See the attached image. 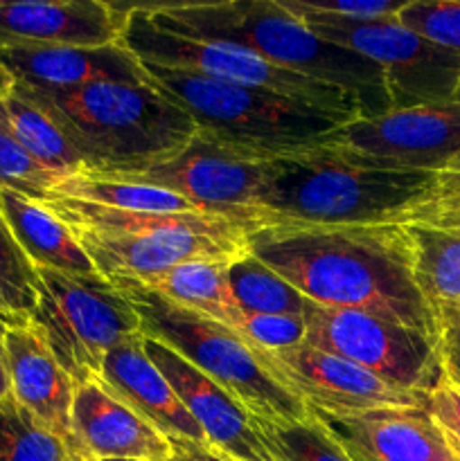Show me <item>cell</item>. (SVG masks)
<instances>
[{
    "label": "cell",
    "instance_id": "cell-39",
    "mask_svg": "<svg viewBox=\"0 0 460 461\" xmlns=\"http://www.w3.org/2000/svg\"><path fill=\"white\" fill-rule=\"evenodd\" d=\"M5 331H7V327L0 322V401L12 396V383H9V372H7V356H5Z\"/></svg>",
    "mask_w": 460,
    "mask_h": 461
},
{
    "label": "cell",
    "instance_id": "cell-11",
    "mask_svg": "<svg viewBox=\"0 0 460 461\" xmlns=\"http://www.w3.org/2000/svg\"><path fill=\"white\" fill-rule=\"evenodd\" d=\"M311 34L377 63L392 111L451 102L460 93V57L406 30L397 18L373 23H302Z\"/></svg>",
    "mask_w": 460,
    "mask_h": 461
},
{
    "label": "cell",
    "instance_id": "cell-21",
    "mask_svg": "<svg viewBox=\"0 0 460 461\" xmlns=\"http://www.w3.org/2000/svg\"><path fill=\"white\" fill-rule=\"evenodd\" d=\"M99 381L167 439L207 446L197 419L189 414L174 387L144 351V336L131 338L108 351Z\"/></svg>",
    "mask_w": 460,
    "mask_h": 461
},
{
    "label": "cell",
    "instance_id": "cell-14",
    "mask_svg": "<svg viewBox=\"0 0 460 461\" xmlns=\"http://www.w3.org/2000/svg\"><path fill=\"white\" fill-rule=\"evenodd\" d=\"M75 230L81 248L104 279H143L165 273L180 264L212 261L235 264L248 255V239L215 237L197 230H174L156 234H97Z\"/></svg>",
    "mask_w": 460,
    "mask_h": 461
},
{
    "label": "cell",
    "instance_id": "cell-6",
    "mask_svg": "<svg viewBox=\"0 0 460 461\" xmlns=\"http://www.w3.org/2000/svg\"><path fill=\"white\" fill-rule=\"evenodd\" d=\"M140 315L143 336L162 342L224 387L253 417L275 423L311 421V412L298 396L280 385L264 369L255 351L228 324L183 309L133 279H113Z\"/></svg>",
    "mask_w": 460,
    "mask_h": 461
},
{
    "label": "cell",
    "instance_id": "cell-12",
    "mask_svg": "<svg viewBox=\"0 0 460 461\" xmlns=\"http://www.w3.org/2000/svg\"><path fill=\"white\" fill-rule=\"evenodd\" d=\"M320 144L368 167L436 174L460 153V93L451 102L354 117Z\"/></svg>",
    "mask_w": 460,
    "mask_h": 461
},
{
    "label": "cell",
    "instance_id": "cell-38",
    "mask_svg": "<svg viewBox=\"0 0 460 461\" xmlns=\"http://www.w3.org/2000/svg\"><path fill=\"white\" fill-rule=\"evenodd\" d=\"M170 444L176 461H228L221 457L219 453H215L210 446H201L185 439H170Z\"/></svg>",
    "mask_w": 460,
    "mask_h": 461
},
{
    "label": "cell",
    "instance_id": "cell-4",
    "mask_svg": "<svg viewBox=\"0 0 460 461\" xmlns=\"http://www.w3.org/2000/svg\"><path fill=\"white\" fill-rule=\"evenodd\" d=\"M436 174L379 169L314 144L275 153L262 210L278 225H401Z\"/></svg>",
    "mask_w": 460,
    "mask_h": 461
},
{
    "label": "cell",
    "instance_id": "cell-28",
    "mask_svg": "<svg viewBox=\"0 0 460 461\" xmlns=\"http://www.w3.org/2000/svg\"><path fill=\"white\" fill-rule=\"evenodd\" d=\"M39 302V275L0 216V322L27 327Z\"/></svg>",
    "mask_w": 460,
    "mask_h": 461
},
{
    "label": "cell",
    "instance_id": "cell-43",
    "mask_svg": "<svg viewBox=\"0 0 460 461\" xmlns=\"http://www.w3.org/2000/svg\"><path fill=\"white\" fill-rule=\"evenodd\" d=\"M170 461H176V459H174V457H171V459H170Z\"/></svg>",
    "mask_w": 460,
    "mask_h": 461
},
{
    "label": "cell",
    "instance_id": "cell-36",
    "mask_svg": "<svg viewBox=\"0 0 460 461\" xmlns=\"http://www.w3.org/2000/svg\"><path fill=\"white\" fill-rule=\"evenodd\" d=\"M424 410L445 437L451 453L460 461V385L449 376L433 387L424 399Z\"/></svg>",
    "mask_w": 460,
    "mask_h": 461
},
{
    "label": "cell",
    "instance_id": "cell-18",
    "mask_svg": "<svg viewBox=\"0 0 460 461\" xmlns=\"http://www.w3.org/2000/svg\"><path fill=\"white\" fill-rule=\"evenodd\" d=\"M129 5L102 0L0 3V48L5 45H72L104 48L120 43Z\"/></svg>",
    "mask_w": 460,
    "mask_h": 461
},
{
    "label": "cell",
    "instance_id": "cell-34",
    "mask_svg": "<svg viewBox=\"0 0 460 461\" xmlns=\"http://www.w3.org/2000/svg\"><path fill=\"white\" fill-rule=\"evenodd\" d=\"M401 225H422V228L460 232V174L442 169L436 174L427 196L406 214Z\"/></svg>",
    "mask_w": 460,
    "mask_h": 461
},
{
    "label": "cell",
    "instance_id": "cell-5",
    "mask_svg": "<svg viewBox=\"0 0 460 461\" xmlns=\"http://www.w3.org/2000/svg\"><path fill=\"white\" fill-rule=\"evenodd\" d=\"M143 68L147 86L183 108L198 133L253 151H302L354 120L347 113L271 90L224 84L147 63Z\"/></svg>",
    "mask_w": 460,
    "mask_h": 461
},
{
    "label": "cell",
    "instance_id": "cell-20",
    "mask_svg": "<svg viewBox=\"0 0 460 461\" xmlns=\"http://www.w3.org/2000/svg\"><path fill=\"white\" fill-rule=\"evenodd\" d=\"M5 356H7L12 396L50 432L68 446L72 457V403L75 383L66 369L57 363L54 354L41 333L32 324L5 331Z\"/></svg>",
    "mask_w": 460,
    "mask_h": 461
},
{
    "label": "cell",
    "instance_id": "cell-23",
    "mask_svg": "<svg viewBox=\"0 0 460 461\" xmlns=\"http://www.w3.org/2000/svg\"><path fill=\"white\" fill-rule=\"evenodd\" d=\"M0 122L45 169L63 178L86 174L84 158L59 129L57 122L12 84L0 88Z\"/></svg>",
    "mask_w": 460,
    "mask_h": 461
},
{
    "label": "cell",
    "instance_id": "cell-1",
    "mask_svg": "<svg viewBox=\"0 0 460 461\" xmlns=\"http://www.w3.org/2000/svg\"><path fill=\"white\" fill-rule=\"evenodd\" d=\"M248 252L314 304L365 311L436 336L404 225H269L248 237Z\"/></svg>",
    "mask_w": 460,
    "mask_h": 461
},
{
    "label": "cell",
    "instance_id": "cell-24",
    "mask_svg": "<svg viewBox=\"0 0 460 461\" xmlns=\"http://www.w3.org/2000/svg\"><path fill=\"white\" fill-rule=\"evenodd\" d=\"M228 264H212V261H192L180 264L165 273L149 275V277L133 279L140 286L149 288L156 295L183 306V309L197 311L206 318L228 324L235 329L239 306L230 293L228 284Z\"/></svg>",
    "mask_w": 460,
    "mask_h": 461
},
{
    "label": "cell",
    "instance_id": "cell-22",
    "mask_svg": "<svg viewBox=\"0 0 460 461\" xmlns=\"http://www.w3.org/2000/svg\"><path fill=\"white\" fill-rule=\"evenodd\" d=\"M0 216L34 268L68 275H99L75 230L48 207L12 189H0Z\"/></svg>",
    "mask_w": 460,
    "mask_h": 461
},
{
    "label": "cell",
    "instance_id": "cell-41",
    "mask_svg": "<svg viewBox=\"0 0 460 461\" xmlns=\"http://www.w3.org/2000/svg\"><path fill=\"white\" fill-rule=\"evenodd\" d=\"M5 84H7V81H5V79H3V75H0V88H3Z\"/></svg>",
    "mask_w": 460,
    "mask_h": 461
},
{
    "label": "cell",
    "instance_id": "cell-40",
    "mask_svg": "<svg viewBox=\"0 0 460 461\" xmlns=\"http://www.w3.org/2000/svg\"><path fill=\"white\" fill-rule=\"evenodd\" d=\"M445 169H451V171H458V174H460V153H458V156H455V158H454V160H451V162H449V165H446V167H445Z\"/></svg>",
    "mask_w": 460,
    "mask_h": 461
},
{
    "label": "cell",
    "instance_id": "cell-2",
    "mask_svg": "<svg viewBox=\"0 0 460 461\" xmlns=\"http://www.w3.org/2000/svg\"><path fill=\"white\" fill-rule=\"evenodd\" d=\"M152 23L171 34L228 43L298 75L345 90L359 102L361 117L392 111L386 79L377 63L311 34L278 0L140 5Z\"/></svg>",
    "mask_w": 460,
    "mask_h": 461
},
{
    "label": "cell",
    "instance_id": "cell-9",
    "mask_svg": "<svg viewBox=\"0 0 460 461\" xmlns=\"http://www.w3.org/2000/svg\"><path fill=\"white\" fill-rule=\"evenodd\" d=\"M275 153L235 147L198 133L192 142L167 160L140 171L99 178L126 180L179 194L203 212L224 214L262 230L278 221L262 210V194L273 174Z\"/></svg>",
    "mask_w": 460,
    "mask_h": 461
},
{
    "label": "cell",
    "instance_id": "cell-33",
    "mask_svg": "<svg viewBox=\"0 0 460 461\" xmlns=\"http://www.w3.org/2000/svg\"><path fill=\"white\" fill-rule=\"evenodd\" d=\"M300 23H373L395 18L397 0H278Z\"/></svg>",
    "mask_w": 460,
    "mask_h": 461
},
{
    "label": "cell",
    "instance_id": "cell-16",
    "mask_svg": "<svg viewBox=\"0 0 460 461\" xmlns=\"http://www.w3.org/2000/svg\"><path fill=\"white\" fill-rule=\"evenodd\" d=\"M0 75L9 84L34 90H75L90 84H147L140 59L124 45H5Z\"/></svg>",
    "mask_w": 460,
    "mask_h": 461
},
{
    "label": "cell",
    "instance_id": "cell-13",
    "mask_svg": "<svg viewBox=\"0 0 460 461\" xmlns=\"http://www.w3.org/2000/svg\"><path fill=\"white\" fill-rule=\"evenodd\" d=\"M251 349L266 372L307 405L311 417L345 419L383 408H424L427 394L397 390L359 365L307 342L284 351Z\"/></svg>",
    "mask_w": 460,
    "mask_h": 461
},
{
    "label": "cell",
    "instance_id": "cell-37",
    "mask_svg": "<svg viewBox=\"0 0 460 461\" xmlns=\"http://www.w3.org/2000/svg\"><path fill=\"white\" fill-rule=\"evenodd\" d=\"M431 311L442 369L451 381L460 383V302L436 304Z\"/></svg>",
    "mask_w": 460,
    "mask_h": 461
},
{
    "label": "cell",
    "instance_id": "cell-45",
    "mask_svg": "<svg viewBox=\"0 0 460 461\" xmlns=\"http://www.w3.org/2000/svg\"><path fill=\"white\" fill-rule=\"evenodd\" d=\"M458 237H460V232H458Z\"/></svg>",
    "mask_w": 460,
    "mask_h": 461
},
{
    "label": "cell",
    "instance_id": "cell-42",
    "mask_svg": "<svg viewBox=\"0 0 460 461\" xmlns=\"http://www.w3.org/2000/svg\"><path fill=\"white\" fill-rule=\"evenodd\" d=\"M108 461H133V459H108Z\"/></svg>",
    "mask_w": 460,
    "mask_h": 461
},
{
    "label": "cell",
    "instance_id": "cell-31",
    "mask_svg": "<svg viewBox=\"0 0 460 461\" xmlns=\"http://www.w3.org/2000/svg\"><path fill=\"white\" fill-rule=\"evenodd\" d=\"M63 176L45 169L30 156L0 122V189H12L30 201L45 205Z\"/></svg>",
    "mask_w": 460,
    "mask_h": 461
},
{
    "label": "cell",
    "instance_id": "cell-32",
    "mask_svg": "<svg viewBox=\"0 0 460 461\" xmlns=\"http://www.w3.org/2000/svg\"><path fill=\"white\" fill-rule=\"evenodd\" d=\"M395 18L406 30L460 57V3L455 0H406Z\"/></svg>",
    "mask_w": 460,
    "mask_h": 461
},
{
    "label": "cell",
    "instance_id": "cell-3",
    "mask_svg": "<svg viewBox=\"0 0 460 461\" xmlns=\"http://www.w3.org/2000/svg\"><path fill=\"white\" fill-rule=\"evenodd\" d=\"M12 86L57 122L90 176L147 169L197 135L192 117L147 84H90L59 93Z\"/></svg>",
    "mask_w": 460,
    "mask_h": 461
},
{
    "label": "cell",
    "instance_id": "cell-44",
    "mask_svg": "<svg viewBox=\"0 0 460 461\" xmlns=\"http://www.w3.org/2000/svg\"><path fill=\"white\" fill-rule=\"evenodd\" d=\"M352 459H354V457H352ZM354 461H359V459H354Z\"/></svg>",
    "mask_w": 460,
    "mask_h": 461
},
{
    "label": "cell",
    "instance_id": "cell-46",
    "mask_svg": "<svg viewBox=\"0 0 460 461\" xmlns=\"http://www.w3.org/2000/svg\"><path fill=\"white\" fill-rule=\"evenodd\" d=\"M458 385H460V383H458Z\"/></svg>",
    "mask_w": 460,
    "mask_h": 461
},
{
    "label": "cell",
    "instance_id": "cell-29",
    "mask_svg": "<svg viewBox=\"0 0 460 461\" xmlns=\"http://www.w3.org/2000/svg\"><path fill=\"white\" fill-rule=\"evenodd\" d=\"M0 461H72L68 446L14 396L0 401Z\"/></svg>",
    "mask_w": 460,
    "mask_h": 461
},
{
    "label": "cell",
    "instance_id": "cell-25",
    "mask_svg": "<svg viewBox=\"0 0 460 461\" xmlns=\"http://www.w3.org/2000/svg\"><path fill=\"white\" fill-rule=\"evenodd\" d=\"M52 198H70V201L122 212H153V214H197V212H203L201 207L185 201L179 194L149 187V185L126 183V180L99 178V176L90 174L66 176L54 187Z\"/></svg>",
    "mask_w": 460,
    "mask_h": 461
},
{
    "label": "cell",
    "instance_id": "cell-26",
    "mask_svg": "<svg viewBox=\"0 0 460 461\" xmlns=\"http://www.w3.org/2000/svg\"><path fill=\"white\" fill-rule=\"evenodd\" d=\"M413 277L428 306L460 302V237L445 230L404 225Z\"/></svg>",
    "mask_w": 460,
    "mask_h": 461
},
{
    "label": "cell",
    "instance_id": "cell-35",
    "mask_svg": "<svg viewBox=\"0 0 460 461\" xmlns=\"http://www.w3.org/2000/svg\"><path fill=\"white\" fill-rule=\"evenodd\" d=\"M235 331L255 349L284 351L305 342L307 322L302 315H266L239 311Z\"/></svg>",
    "mask_w": 460,
    "mask_h": 461
},
{
    "label": "cell",
    "instance_id": "cell-7",
    "mask_svg": "<svg viewBox=\"0 0 460 461\" xmlns=\"http://www.w3.org/2000/svg\"><path fill=\"white\" fill-rule=\"evenodd\" d=\"M36 275L39 302L30 324L75 387L99 381L108 351L143 336L133 304L102 275H68L48 268H36Z\"/></svg>",
    "mask_w": 460,
    "mask_h": 461
},
{
    "label": "cell",
    "instance_id": "cell-19",
    "mask_svg": "<svg viewBox=\"0 0 460 461\" xmlns=\"http://www.w3.org/2000/svg\"><path fill=\"white\" fill-rule=\"evenodd\" d=\"M316 421L359 461H458L424 408H383Z\"/></svg>",
    "mask_w": 460,
    "mask_h": 461
},
{
    "label": "cell",
    "instance_id": "cell-8",
    "mask_svg": "<svg viewBox=\"0 0 460 461\" xmlns=\"http://www.w3.org/2000/svg\"><path fill=\"white\" fill-rule=\"evenodd\" d=\"M120 45H124L135 59L147 66L206 77V79L224 81V84L271 90V93L305 99V102L318 104L332 111L361 117L359 102L345 90L284 70L237 45L210 43V41L171 34L153 25L140 5H129V21H126Z\"/></svg>",
    "mask_w": 460,
    "mask_h": 461
},
{
    "label": "cell",
    "instance_id": "cell-15",
    "mask_svg": "<svg viewBox=\"0 0 460 461\" xmlns=\"http://www.w3.org/2000/svg\"><path fill=\"white\" fill-rule=\"evenodd\" d=\"M144 351L197 419L215 453L228 461H275L262 441L255 417L235 396L162 342L144 336Z\"/></svg>",
    "mask_w": 460,
    "mask_h": 461
},
{
    "label": "cell",
    "instance_id": "cell-27",
    "mask_svg": "<svg viewBox=\"0 0 460 461\" xmlns=\"http://www.w3.org/2000/svg\"><path fill=\"white\" fill-rule=\"evenodd\" d=\"M225 275L230 293L242 311L266 315H305L309 300L251 252L230 264Z\"/></svg>",
    "mask_w": 460,
    "mask_h": 461
},
{
    "label": "cell",
    "instance_id": "cell-30",
    "mask_svg": "<svg viewBox=\"0 0 460 461\" xmlns=\"http://www.w3.org/2000/svg\"><path fill=\"white\" fill-rule=\"evenodd\" d=\"M264 446L275 461H354L316 419L302 423H275L257 419Z\"/></svg>",
    "mask_w": 460,
    "mask_h": 461
},
{
    "label": "cell",
    "instance_id": "cell-10",
    "mask_svg": "<svg viewBox=\"0 0 460 461\" xmlns=\"http://www.w3.org/2000/svg\"><path fill=\"white\" fill-rule=\"evenodd\" d=\"M307 345L359 365L397 390L428 394L445 376L436 336L356 309H305Z\"/></svg>",
    "mask_w": 460,
    "mask_h": 461
},
{
    "label": "cell",
    "instance_id": "cell-17",
    "mask_svg": "<svg viewBox=\"0 0 460 461\" xmlns=\"http://www.w3.org/2000/svg\"><path fill=\"white\" fill-rule=\"evenodd\" d=\"M72 461H170L171 444L102 381L75 387Z\"/></svg>",
    "mask_w": 460,
    "mask_h": 461
}]
</instances>
